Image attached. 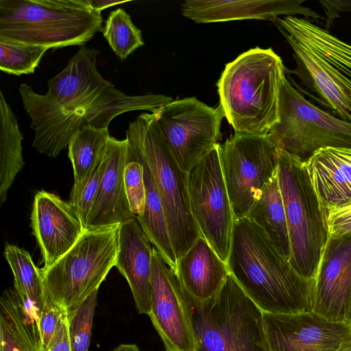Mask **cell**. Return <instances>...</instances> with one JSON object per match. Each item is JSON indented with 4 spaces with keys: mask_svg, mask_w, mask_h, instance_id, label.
I'll use <instances>...</instances> for the list:
<instances>
[{
    "mask_svg": "<svg viewBox=\"0 0 351 351\" xmlns=\"http://www.w3.org/2000/svg\"><path fill=\"white\" fill-rule=\"evenodd\" d=\"M304 165L323 211L351 202V149H320Z\"/></svg>",
    "mask_w": 351,
    "mask_h": 351,
    "instance_id": "obj_21",
    "label": "cell"
},
{
    "mask_svg": "<svg viewBox=\"0 0 351 351\" xmlns=\"http://www.w3.org/2000/svg\"><path fill=\"white\" fill-rule=\"evenodd\" d=\"M98 290L74 311L68 313L71 351H88Z\"/></svg>",
    "mask_w": 351,
    "mask_h": 351,
    "instance_id": "obj_32",
    "label": "cell"
},
{
    "mask_svg": "<svg viewBox=\"0 0 351 351\" xmlns=\"http://www.w3.org/2000/svg\"><path fill=\"white\" fill-rule=\"evenodd\" d=\"M304 1L282 0H187L181 5L184 16L197 23L232 20L259 19L275 22L279 15L319 16L301 5Z\"/></svg>",
    "mask_w": 351,
    "mask_h": 351,
    "instance_id": "obj_19",
    "label": "cell"
},
{
    "mask_svg": "<svg viewBox=\"0 0 351 351\" xmlns=\"http://www.w3.org/2000/svg\"><path fill=\"white\" fill-rule=\"evenodd\" d=\"M335 351H351V339L342 343Z\"/></svg>",
    "mask_w": 351,
    "mask_h": 351,
    "instance_id": "obj_41",
    "label": "cell"
},
{
    "mask_svg": "<svg viewBox=\"0 0 351 351\" xmlns=\"http://www.w3.org/2000/svg\"><path fill=\"white\" fill-rule=\"evenodd\" d=\"M227 266L263 312L311 311L313 282L298 274L265 232L247 217L234 218Z\"/></svg>",
    "mask_w": 351,
    "mask_h": 351,
    "instance_id": "obj_2",
    "label": "cell"
},
{
    "mask_svg": "<svg viewBox=\"0 0 351 351\" xmlns=\"http://www.w3.org/2000/svg\"><path fill=\"white\" fill-rule=\"evenodd\" d=\"M327 19L326 26L328 28L334 19L340 16L339 12L351 10V1H321Z\"/></svg>",
    "mask_w": 351,
    "mask_h": 351,
    "instance_id": "obj_38",
    "label": "cell"
},
{
    "mask_svg": "<svg viewBox=\"0 0 351 351\" xmlns=\"http://www.w3.org/2000/svg\"><path fill=\"white\" fill-rule=\"evenodd\" d=\"M85 1L90 9L101 14V11L109 7L126 3L128 1L85 0Z\"/></svg>",
    "mask_w": 351,
    "mask_h": 351,
    "instance_id": "obj_39",
    "label": "cell"
},
{
    "mask_svg": "<svg viewBox=\"0 0 351 351\" xmlns=\"http://www.w3.org/2000/svg\"><path fill=\"white\" fill-rule=\"evenodd\" d=\"M268 134L234 132L219 145L224 180L234 218L245 217L278 173L280 152Z\"/></svg>",
    "mask_w": 351,
    "mask_h": 351,
    "instance_id": "obj_10",
    "label": "cell"
},
{
    "mask_svg": "<svg viewBox=\"0 0 351 351\" xmlns=\"http://www.w3.org/2000/svg\"><path fill=\"white\" fill-rule=\"evenodd\" d=\"M100 51L80 46L66 67L48 80L45 95L21 84L19 88L24 109L34 131L33 147L56 158L80 128H108L112 120L135 110L154 112L173 99L160 94L128 95L104 79L97 69Z\"/></svg>",
    "mask_w": 351,
    "mask_h": 351,
    "instance_id": "obj_1",
    "label": "cell"
},
{
    "mask_svg": "<svg viewBox=\"0 0 351 351\" xmlns=\"http://www.w3.org/2000/svg\"><path fill=\"white\" fill-rule=\"evenodd\" d=\"M48 49L43 46L0 41V69L17 76L34 73Z\"/></svg>",
    "mask_w": 351,
    "mask_h": 351,
    "instance_id": "obj_31",
    "label": "cell"
},
{
    "mask_svg": "<svg viewBox=\"0 0 351 351\" xmlns=\"http://www.w3.org/2000/svg\"><path fill=\"white\" fill-rule=\"evenodd\" d=\"M285 72L271 48L250 49L226 64L217 82L219 104L234 132L265 136L279 122Z\"/></svg>",
    "mask_w": 351,
    "mask_h": 351,
    "instance_id": "obj_3",
    "label": "cell"
},
{
    "mask_svg": "<svg viewBox=\"0 0 351 351\" xmlns=\"http://www.w3.org/2000/svg\"><path fill=\"white\" fill-rule=\"evenodd\" d=\"M245 217L261 227L279 252L290 260L289 235L278 173L266 185Z\"/></svg>",
    "mask_w": 351,
    "mask_h": 351,
    "instance_id": "obj_25",
    "label": "cell"
},
{
    "mask_svg": "<svg viewBox=\"0 0 351 351\" xmlns=\"http://www.w3.org/2000/svg\"><path fill=\"white\" fill-rule=\"evenodd\" d=\"M105 156V154H104ZM106 168L105 156L92 175L80 186L73 187L69 202L86 230Z\"/></svg>",
    "mask_w": 351,
    "mask_h": 351,
    "instance_id": "obj_33",
    "label": "cell"
},
{
    "mask_svg": "<svg viewBox=\"0 0 351 351\" xmlns=\"http://www.w3.org/2000/svg\"><path fill=\"white\" fill-rule=\"evenodd\" d=\"M103 29L101 14L85 0H0V41L80 47Z\"/></svg>",
    "mask_w": 351,
    "mask_h": 351,
    "instance_id": "obj_4",
    "label": "cell"
},
{
    "mask_svg": "<svg viewBox=\"0 0 351 351\" xmlns=\"http://www.w3.org/2000/svg\"><path fill=\"white\" fill-rule=\"evenodd\" d=\"M3 254L13 273L14 289L38 322L45 302L40 269L35 265L28 252L14 245H6Z\"/></svg>",
    "mask_w": 351,
    "mask_h": 351,
    "instance_id": "obj_28",
    "label": "cell"
},
{
    "mask_svg": "<svg viewBox=\"0 0 351 351\" xmlns=\"http://www.w3.org/2000/svg\"><path fill=\"white\" fill-rule=\"evenodd\" d=\"M280 121L267 134L276 145L306 161L326 147L351 149V123L309 102L286 78L280 93Z\"/></svg>",
    "mask_w": 351,
    "mask_h": 351,
    "instance_id": "obj_9",
    "label": "cell"
},
{
    "mask_svg": "<svg viewBox=\"0 0 351 351\" xmlns=\"http://www.w3.org/2000/svg\"><path fill=\"white\" fill-rule=\"evenodd\" d=\"M328 238L351 234V202L324 211Z\"/></svg>",
    "mask_w": 351,
    "mask_h": 351,
    "instance_id": "obj_35",
    "label": "cell"
},
{
    "mask_svg": "<svg viewBox=\"0 0 351 351\" xmlns=\"http://www.w3.org/2000/svg\"><path fill=\"white\" fill-rule=\"evenodd\" d=\"M124 184L132 214L141 217L145 205V186L142 163L128 146V160L124 169Z\"/></svg>",
    "mask_w": 351,
    "mask_h": 351,
    "instance_id": "obj_34",
    "label": "cell"
},
{
    "mask_svg": "<svg viewBox=\"0 0 351 351\" xmlns=\"http://www.w3.org/2000/svg\"><path fill=\"white\" fill-rule=\"evenodd\" d=\"M112 351H141L138 347L134 343H123L119 345Z\"/></svg>",
    "mask_w": 351,
    "mask_h": 351,
    "instance_id": "obj_40",
    "label": "cell"
},
{
    "mask_svg": "<svg viewBox=\"0 0 351 351\" xmlns=\"http://www.w3.org/2000/svg\"><path fill=\"white\" fill-rule=\"evenodd\" d=\"M311 311L351 325V234L328 238L313 282Z\"/></svg>",
    "mask_w": 351,
    "mask_h": 351,
    "instance_id": "obj_15",
    "label": "cell"
},
{
    "mask_svg": "<svg viewBox=\"0 0 351 351\" xmlns=\"http://www.w3.org/2000/svg\"><path fill=\"white\" fill-rule=\"evenodd\" d=\"M128 143L144 158L158 190L177 261L201 236L193 215L188 173L178 165L159 133L153 113L129 123Z\"/></svg>",
    "mask_w": 351,
    "mask_h": 351,
    "instance_id": "obj_6",
    "label": "cell"
},
{
    "mask_svg": "<svg viewBox=\"0 0 351 351\" xmlns=\"http://www.w3.org/2000/svg\"><path fill=\"white\" fill-rule=\"evenodd\" d=\"M269 351H335L351 339V325L312 311L289 314L263 312Z\"/></svg>",
    "mask_w": 351,
    "mask_h": 351,
    "instance_id": "obj_14",
    "label": "cell"
},
{
    "mask_svg": "<svg viewBox=\"0 0 351 351\" xmlns=\"http://www.w3.org/2000/svg\"><path fill=\"white\" fill-rule=\"evenodd\" d=\"M102 33L112 50L122 61L144 45L141 30L121 8L110 13Z\"/></svg>",
    "mask_w": 351,
    "mask_h": 351,
    "instance_id": "obj_30",
    "label": "cell"
},
{
    "mask_svg": "<svg viewBox=\"0 0 351 351\" xmlns=\"http://www.w3.org/2000/svg\"><path fill=\"white\" fill-rule=\"evenodd\" d=\"M31 227L44 267L63 256L86 231L70 202L45 191L34 197Z\"/></svg>",
    "mask_w": 351,
    "mask_h": 351,
    "instance_id": "obj_16",
    "label": "cell"
},
{
    "mask_svg": "<svg viewBox=\"0 0 351 351\" xmlns=\"http://www.w3.org/2000/svg\"><path fill=\"white\" fill-rule=\"evenodd\" d=\"M149 317L166 351H197L183 289L176 271L154 247Z\"/></svg>",
    "mask_w": 351,
    "mask_h": 351,
    "instance_id": "obj_13",
    "label": "cell"
},
{
    "mask_svg": "<svg viewBox=\"0 0 351 351\" xmlns=\"http://www.w3.org/2000/svg\"><path fill=\"white\" fill-rule=\"evenodd\" d=\"M128 146L142 163L144 169L145 205L143 215L137 219L154 247L176 271L178 261L170 240L161 200L150 170L139 152L129 143Z\"/></svg>",
    "mask_w": 351,
    "mask_h": 351,
    "instance_id": "obj_26",
    "label": "cell"
},
{
    "mask_svg": "<svg viewBox=\"0 0 351 351\" xmlns=\"http://www.w3.org/2000/svg\"><path fill=\"white\" fill-rule=\"evenodd\" d=\"M219 145L188 173L191 209L201 235L226 264L234 215L224 180Z\"/></svg>",
    "mask_w": 351,
    "mask_h": 351,
    "instance_id": "obj_12",
    "label": "cell"
},
{
    "mask_svg": "<svg viewBox=\"0 0 351 351\" xmlns=\"http://www.w3.org/2000/svg\"><path fill=\"white\" fill-rule=\"evenodd\" d=\"M153 248L136 217L120 224L115 267L128 281L141 314L150 312Z\"/></svg>",
    "mask_w": 351,
    "mask_h": 351,
    "instance_id": "obj_18",
    "label": "cell"
},
{
    "mask_svg": "<svg viewBox=\"0 0 351 351\" xmlns=\"http://www.w3.org/2000/svg\"><path fill=\"white\" fill-rule=\"evenodd\" d=\"M128 154V139L110 136L104 156L105 171L86 230L119 225L136 217L130 210L124 184Z\"/></svg>",
    "mask_w": 351,
    "mask_h": 351,
    "instance_id": "obj_20",
    "label": "cell"
},
{
    "mask_svg": "<svg viewBox=\"0 0 351 351\" xmlns=\"http://www.w3.org/2000/svg\"><path fill=\"white\" fill-rule=\"evenodd\" d=\"M183 291L197 351H269L263 311L230 273L219 292L208 300H197Z\"/></svg>",
    "mask_w": 351,
    "mask_h": 351,
    "instance_id": "obj_5",
    "label": "cell"
},
{
    "mask_svg": "<svg viewBox=\"0 0 351 351\" xmlns=\"http://www.w3.org/2000/svg\"><path fill=\"white\" fill-rule=\"evenodd\" d=\"M280 31L337 68L351 80V45L306 19L293 15L278 17Z\"/></svg>",
    "mask_w": 351,
    "mask_h": 351,
    "instance_id": "obj_23",
    "label": "cell"
},
{
    "mask_svg": "<svg viewBox=\"0 0 351 351\" xmlns=\"http://www.w3.org/2000/svg\"><path fill=\"white\" fill-rule=\"evenodd\" d=\"M23 135L17 119L0 91V202L3 203L24 162Z\"/></svg>",
    "mask_w": 351,
    "mask_h": 351,
    "instance_id": "obj_27",
    "label": "cell"
},
{
    "mask_svg": "<svg viewBox=\"0 0 351 351\" xmlns=\"http://www.w3.org/2000/svg\"><path fill=\"white\" fill-rule=\"evenodd\" d=\"M67 313L58 306L45 302L38 322L40 346L45 351L51 341L57 327Z\"/></svg>",
    "mask_w": 351,
    "mask_h": 351,
    "instance_id": "obj_36",
    "label": "cell"
},
{
    "mask_svg": "<svg viewBox=\"0 0 351 351\" xmlns=\"http://www.w3.org/2000/svg\"><path fill=\"white\" fill-rule=\"evenodd\" d=\"M108 128L86 125L77 130L68 145V157L73 169L74 188L84 182L98 167L107 149Z\"/></svg>",
    "mask_w": 351,
    "mask_h": 351,
    "instance_id": "obj_29",
    "label": "cell"
},
{
    "mask_svg": "<svg viewBox=\"0 0 351 351\" xmlns=\"http://www.w3.org/2000/svg\"><path fill=\"white\" fill-rule=\"evenodd\" d=\"M45 351H71L67 313L64 315Z\"/></svg>",
    "mask_w": 351,
    "mask_h": 351,
    "instance_id": "obj_37",
    "label": "cell"
},
{
    "mask_svg": "<svg viewBox=\"0 0 351 351\" xmlns=\"http://www.w3.org/2000/svg\"><path fill=\"white\" fill-rule=\"evenodd\" d=\"M156 128L179 167L189 173L221 138V106L195 97L173 100L154 112Z\"/></svg>",
    "mask_w": 351,
    "mask_h": 351,
    "instance_id": "obj_11",
    "label": "cell"
},
{
    "mask_svg": "<svg viewBox=\"0 0 351 351\" xmlns=\"http://www.w3.org/2000/svg\"><path fill=\"white\" fill-rule=\"evenodd\" d=\"M0 351H42L38 322L14 287L0 299Z\"/></svg>",
    "mask_w": 351,
    "mask_h": 351,
    "instance_id": "obj_24",
    "label": "cell"
},
{
    "mask_svg": "<svg viewBox=\"0 0 351 351\" xmlns=\"http://www.w3.org/2000/svg\"><path fill=\"white\" fill-rule=\"evenodd\" d=\"M119 226L86 230L63 256L40 269L45 302L68 314L99 289L116 264Z\"/></svg>",
    "mask_w": 351,
    "mask_h": 351,
    "instance_id": "obj_7",
    "label": "cell"
},
{
    "mask_svg": "<svg viewBox=\"0 0 351 351\" xmlns=\"http://www.w3.org/2000/svg\"><path fill=\"white\" fill-rule=\"evenodd\" d=\"M176 273L184 291L193 298L204 301L219 292L229 270L201 235L178 260Z\"/></svg>",
    "mask_w": 351,
    "mask_h": 351,
    "instance_id": "obj_22",
    "label": "cell"
},
{
    "mask_svg": "<svg viewBox=\"0 0 351 351\" xmlns=\"http://www.w3.org/2000/svg\"><path fill=\"white\" fill-rule=\"evenodd\" d=\"M278 178L289 235V262L298 274L313 282L328 240L324 213L304 161L280 149Z\"/></svg>",
    "mask_w": 351,
    "mask_h": 351,
    "instance_id": "obj_8",
    "label": "cell"
},
{
    "mask_svg": "<svg viewBox=\"0 0 351 351\" xmlns=\"http://www.w3.org/2000/svg\"><path fill=\"white\" fill-rule=\"evenodd\" d=\"M293 50L296 69L290 71L337 118L351 123V80L337 68L280 31Z\"/></svg>",
    "mask_w": 351,
    "mask_h": 351,
    "instance_id": "obj_17",
    "label": "cell"
}]
</instances>
